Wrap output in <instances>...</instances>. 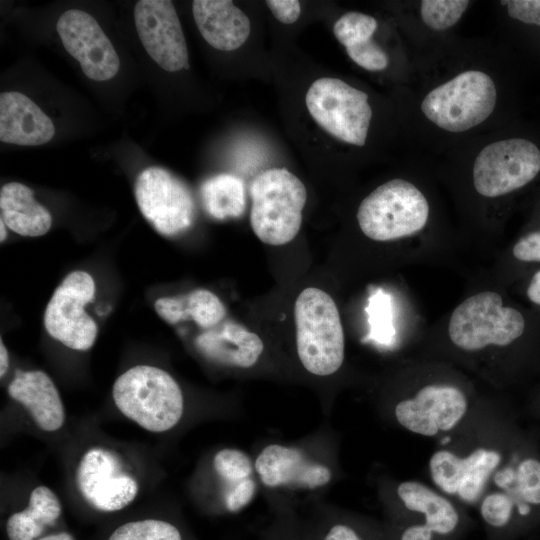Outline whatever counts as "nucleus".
I'll use <instances>...</instances> for the list:
<instances>
[{"label": "nucleus", "instance_id": "f257e3e1", "mask_svg": "<svg viewBox=\"0 0 540 540\" xmlns=\"http://www.w3.org/2000/svg\"><path fill=\"white\" fill-rule=\"evenodd\" d=\"M113 401L127 418L147 431L161 433L175 427L184 412L182 390L165 370L137 365L113 385Z\"/></svg>", "mask_w": 540, "mask_h": 540}, {"label": "nucleus", "instance_id": "f03ea898", "mask_svg": "<svg viewBox=\"0 0 540 540\" xmlns=\"http://www.w3.org/2000/svg\"><path fill=\"white\" fill-rule=\"evenodd\" d=\"M296 348L302 366L316 376H329L342 366L344 331L336 303L325 291L305 288L294 306Z\"/></svg>", "mask_w": 540, "mask_h": 540}, {"label": "nucleus", "instance_id": "7ed1b4c3", "mask_svg": "<svg viewBox=\"0 0 540 540\" xmlns=\"http://www.w3.org/2000/svg\"><path fill=\"white\" fill-rule=\"evenodd\" d=\"M250 224L265 244L279 246L292 241L302 224L307 200L303 182L285 168H271L251 182Z\"/></svg>", "mask_w": 540, "mask_h": 540}, {"label": "nucleus", "instance_id": "20e7f679", "mask_svg": "<svg viewBox=\"0 0 540 540\" xmlns=\"http://www.w3.org/2000/svg\"><path fill=\"white\" fill-rule=\"evenodd\" d=\"M522 313L503 304L493 291L476 293L462 301L452 312L448 323L451 342L458 348L475 352L487 347H506L524 333Z\"/></svg>", "mask_w": 540, "mask_h": 540}, {"label": "nucleus", "instance_id": "39448f33", "mask_svg": "<svg viewBox=\"0 0 540 540\" xmlns=\"http://www.w3.org/2000/svg\"><path fill=\"white\" fill-rule=\"evenodd\" d=\"M429 203L411 182L392 179L378 186L360 203L361 231L375 241H392L419 232L429 217Z\"/></svg>", "mask_w": 540, "mask_h": 540}, {"label": "nucleus", "instance_id": "423d86ee", "mask_svg": "<svg viewBox=\"0 0 540 540\" xmlns=\"http://www.w3.org/2000/svg\"><path fill=\"white\" fill-rule=\"evenodd\" d=\"M496 99L492 78L479 70H467L431 90L422 100L421 110L436 126L458 133L484 122Z\"/></svg>", "mask_w": 540, "mask_h": 540}, {"label": "nucleus", "instance_id": "0eeeda50", "mask_svg": "<svg viewBox=\"0 0 540 540\" xmlns=\"http://www.w3.org/2000/svg\"><path fill=\"white\" fill-rule=\"evenodd\" d=\"M305 102L312 118L326 132L352 145L365 144L372 118L365 92L341 79L322 77L311 84Z\"/></svg>", "mask_w": 540, "mask_h": 540}, {"label": "nucleus", "instance_id": "6e6552de", "mask_svg": "<svg viewBox=\"0 0 540 540\" xmlns=\"http://www.w3.org/2000/svg\"><path fill=\"white\" fill-rule=\"evenodd\" d=\"M540 172V149L530 140L510 138L492 142L476 156L473 184L485 197L516 191Z\"/></svg>", "mask_w": 540, "mask_h": 540}, {"label": "nucleus", "instance_id": "1a4fd4ad", "mask_svg": "<svg viewBox=\"0 0 540 540\" xmlns=\"http://www.w3.org/2000/svg\"><path fill=\"white\" fill-rule=\"evenodd\" d=\"M134 192L141 213L162 235H177L191 226L195 215L192 194L166 169L152 166L143 170Z\"/></svg>", "mask_w": 540, "mask_h": 540}, {"label": "nucleus", "instance_id": "9d476101", "mask_svg": "<svg viewBox=\"0 0 540 540\" xmlns=\"http://www.w3.org/2000/svg\"><path fill=\"white\" fill-rule=\"evenodd\" d=\"M94 293L95 283L90 274L74 271L67 275L45 310L44 325L49 335L73 350L91 348L97 336V325L84 308Z\"/></svg>", "mask_w": 540, "mask_h": 540}, {"label": "nucleus", "instance_id": "9b49d317", "mask_svg": "<svg viewBox=\"0 0 540 540\" xmlns=\"http://www.w3.org/2000/svg\"><path fill=\"white\" fill-rule=\"evenodd\" d=\"M503 461L502 452L494 447L479 446L466 456L439 449L431 455L428 468L433 484L442 494L474 504L484 496Z\"/></svg>", "mask_w": 540, "mask_h": 540}, {"label": "nucleus", "instance_id": "f8f14e48", "mask_svg": "<svg viewBox=\"0 0 540 540\" xmlns=\"http://www.w3.org/2000/svg\"><path fill=\"white\" fill-rule=\"evenodd\" d=\"M468 408V398L460 388L447 383H432L398 401L393 415L405 430L435 437L456 428L467 415Z\"/></svg>", "mask_w": 540, "mask_h": 540}, {"label": "nucleus", "instance_id": "ddd939ff", "mask_svg": "<svg viewBox=\"0 0 540 540\" xmlns=\"http://www.w3.org/2000/svg\"><path fill=\"white\" fill-rule=\"evenodd\" d=\"M253 463L258 482L268 489L314 491L333 479L327 462L293 445L270 443L259 451Z\"/></svg>", "mask_w": 540, "mask_h": 540}, {"label": "nucleus", "instance_id": "4468645a", "mask_svg": "<svg viewBox=\"0 0 540 540\" xmlns=\"http://www.w3.org/2000/svg\"><path fill=\"white\" fill-rule=\"evenodd\" d=\"M75 482L85 501L103 512L125 508L139 490L135 478L124 472L119 458L101 447L91 448L82 455Z\"/></svg>", "mask_w": 540, "mask_h": 540}, {"label": "nucleus", "instance_id": "2eb2a0df", "mask_svg": "<svg viewBox=\"0 0 540 540\" xmlns=\"http://www.w3.org/2000/svg\"><path fill=\"white\" fill-rule=\"evenodd\" d=\"M134 21L146 52L161 68L169 72L189 68L186 40L171 1H138Z\"/></svg>", "mask_w": 540, "mask_h": 540}, {"label": "nucleus", "instance_id": "dca6fc26", "mask_svg": "<svg viewBox=\"0 0 540 540\" xmlns=\"http://www.w3.org/2000/svg\"><path fill=\"white\" fill-rule=\"evenodd\" d=\"M56 29L65 49L80 63L88 78L106 81L117 74L119 56L90 14L78 9L67 10L59 17Z\"/></svg>", "mask_w": 540, "mask_h": 540}, {"label": "nucleus", "instance_id": "f3484780", "mask_svg": "<svg viewBox=\"0 0 540 540\" xmlns=\"http://www.w3.org/2000/svg\"><path fill=\"white\" fill-rule=\"evenodd\" d=\"M55 134L51 119L26 95L11 91L0 95V140L4 143L37 146Z\"/></svg>", "mask_w": 540, "mask_h": 540}, {"label": "nucleus", "instance_id": "a211bd4d", "mask_svg": "<svg viewBox=\"0 0 540 540\" xmlns=\"http://www.w3.org/2000/svg\"><path fill=\"white\" fill-rule=\"evenodd\" d=\"M198 350L221 365L250 368L264 350L261 338L243 325L225 320L201 333L195 341Z\"/></svg>", "mask_w": 540, "mask_h": 540}, {"label": "nucleus", "instance_id": "6ab92c4d", "mask_svg": "<svg viewBox=\"0 0 540 540\" xmlns=\"http://www.w3.org/2000/svg\"><path fill=\"white\" fill-rule=\"evenodd\" d=\"M12 399L22 404L37 426L47 432L60 429L65 410L58 389L43 371H16L8 386Z\"/></svg>", "mask_w": 540, "mask_h": 540}, {"label": "nucleus", "instance_id": "aec40b11", "mask_svg": "<svg viewBox=\"0 0 540 540\" xmlns=\"http://www.w3.org/2000/svg\"><path fill=\"white\" fill-rule=\"evenodd\" d=\"M192 11L199 32L215 49L232 51L242 46L251 30L247 15L229 0H195Z\"/></svg>", "mask_w": 540, "mask_h": 540}, {"label": "nucleus", "instance_id": "412c9836", "mask_svg": "<svg viewBox=\"0 0 540 540\" xmlns=\"http://www.w3.org/2000/svg\"><path fill=\"white\" fill-rule=\"evenodd\" d=\"M212 467L221 483V502L228 513H238L254 499L258 479L251 457L244 451L226 447L215 453Z\"/></svg>", "mask_w": 540, "mask_h": 540}, {"label": "nucleus", "instance_id": "4be33fe9", "mask_svg": "<svg viewBox=\"0 0 540 540\" xmlns=\"http://www.w3.org/2000/svg\"><path fill=\"white\" fill-rule=\"evenodd\" d=\"M376 29L377 21L374 17L352 11L335 22L333 33L357 65L368 71H380L387 67L388 57L372 40Z\"/></svg>", "mask_w": 540, "mask_h": 540}, {"label": "nucleus", "instance_id": "5701e85b", "mask_svg": "<svg viewBox=\"0 0 540 540\" xmlns=\"http://www.w3.org/2000/svg\"><path fill=\"white\" fill-rule=\"evenodd\" d=\"M0 210L5 225L22 236L44 235L52 224L50 212L35 200L34 192L18 182L2 186Z\"/></svg>", "mask_w": 540, "mask_h": 540}, {"label": "nucleus", "instance_id": "b1692460", "mask_svg": "<svg viewBox=\"0 0 540 540\" xmlns=\"http://www.w3.org/2000/svg\"><path fill=\"white\" fill-rule=\"evenodd\" d=\"M396 494L403 506L424 516V526L433 534L447 535L459 523L453 503L442 493L416 480L400 482Z\"/></svg>", "mask_w": 540, "mask_h": 540}, {"label": "nucleus", "instance_id": "393cba45", "mask_svg": "<svg viewBox=\"0 0 540 540\" xmlns=\"http://www.w3.org/2000/svg\"><path fill=\"white\" fill-rule=\"evenodd\" d=\"M158 315L170 324L193 320L205 330L218 325L226 315L221 300L211 291L197 289L176 297H162L155 301Z\"/></svg>", "mask_w": 540, "mask_h": 540}, {"label": "nucleus", "instance_id": "a878e982", "mask_svg": "<svg viewBox=\"0 0 540 540\" xmlns=\"http://www.w3.org/2000/svg\"><path fill=\"white\" fill-rule=\"evenodd\" d=\"M61 503L47 486H38L30 494L27 508L13 513L7 520L9 540H34L60 517Z\"/></svg>", "mask_w": 540, "mask_h": 540}, {"label": "nucleus", "instance_id": "bb28decb", "mask_svg": "<svg viewBox=\"0 0 540 540\" xmlns=\"http://www.w3.org/2000/svg\"><path fill=\"white\" fill-rule=\"evenodd\" d=\"M200 192L204 209L215 219L238 218L245 211L244 183L235 175L212 176L202 184Z\"/></svg>", "mask_w": 540, "mask_h": 540}, {"label": "nucleus", "instance_id": "cd10ccee", "mask_svg": "<svg viewBox=\"0 0 540 540\" xmlns=\"http://www.w3.org/2000/svg\"><path fill=\"white\" fill-rule=\"evenodd\" d=\"M108 540H183L172 523L159 519L131 521L116 528Z\"/></svg>", "mask_w": 540, "mask_h": 540}, {"label": "nucleus", "instance_id": "c85d7f7f", "mask_svg": "<svg viewBox=\"0 0 540 540\" xmlns=\"http://www.w3.org/2000/svg\"><path fill=\"white\" fill-rule=\"evenodd\" d=\"M469 4L467 0H424L420 5L421 19L430 29L443 31L460 20Z\"/></svg>", "mask_w": 540, "mask_h": 540}, {"label": "nucleus", "instance_id": "c756f323", "mask_svg": "<svg viewBox=\"0 0 540 540\" xmlns=\"http://www.w3.org/2000/svg\"><path fill=\"white\" fill-rule=\"evenodd\" d=\"M519 515L515 500L506 492L496 490L484 494L480 501V514L483 520L490 526L505 527L513 515Z\"/></svg>", "mask_w": 540, "mask_h": 540}, {"label": "nucleus", "instance_id": "7c9ffc66", "mask_svg": "<svg viewBox=\"0 0 540 540\" xmlns=\"http://www.w3.org/2000/svg\"><path fill=\"white\" fill-rule=\"evenodd\" d=\"M316 540H366L350 522L322 512L308 522Z\"/></svg>", "mask_w": 540, "mask_h": 540}, {"label": "nucleus", "instance_id": "2f4dec72", "mask_svg": "<svg viewBox=\"0 0 540 540\" xmlns=\"http://www.w3.org/2000/svg\"><path fill=\"white\" fill-rule=\"evenodd\" d=\"M264 540H316L308 523L284 514L268 529Z\"/></svg>", "mask_w": 540, "mask_h": 540}, {"label": "nucleus", "instance_id": "473e14b6", "mask_svg": "<svg viewBox=\"0 0 540 540\" xmlns=\"http://www.w3.org/2000/svg\"><path fill=\"white\" fill-rule=\"evenodd\" d=\"M501 3L506 5L511 18L540 26V0H511Z\"/></svg>", "mask_w": 540, "mask_h": 540}, {"label": "nucleus", "instance_id": "72a5a7b5", "mask_svg": "<svg viewBox=\"0 0 540 540\" xmlns=\"http://www.w3.org/2000/svg\"><path fill=\"white\" fill-rule=\"evenodd\" d=\"M512 254L522 262L540 263V230L521 237L513 246Z\"/></svg>", "mask_w": 540, "mask_h": 540}, {"label": "nucleus", "instance_id": "f704fd0d", "mask_svg": "<svg viewBox=\"0 0 540 540\" xmlns=\"http://www.w3.org/2000/svg\"><path fill=\"white\" fill-rule=\"evenodd\" d=\"M275 18L283 24H292L301 14V5L297 0H268L265 2Z\"/></svg>", "mask_w": 540, "mask_h": 540}, {"label": "nucleus", "instance_id": "c9c22d12", "mask_svg": "<svg viewBox=\"0 0 540 540\" xmlns=\"http://www.w3.org/2000/svg\"><path fill=\"white\" fill-rule=\"evenodd\" d=\"M433 533L423 524L411 525L402 532L400 540H432Z\"/></svg>", "mask_w": 540, "mask_h": 540}, {"label": "nucleus", "instance_id": "e433bc0d", "mask_svg": "<svg viewBox=\"0 0 540 540\" xmlns=\"http://www.w3.org/2000/svg\"><path fill=\"white\" fill-rule=\"evenodd\" d=\"M527 297L535 305L540 306V270L534 273L527 287Z\"/></svg>", "mask_w": 540, "mask_h": 540}, {"label": "nucleus", "instance_id": "4c0bfd02", "mask_svg": "<svg viewBox=\"0 0 540 540\" xmlns=\"http://www.w3.org/2000/svg\"><path fill=\"white\" fill-rule=\"evenodd\" d=\"M9 367V355L3 341L0 342V376L3 377Z\"/></svg>", "mask_w": 540, "mask_h": 540}, {"label": "nucleus", "instance_id": "58836bf2", "mask_svg": "<svg viewBox=\"0 0 540 540\" xmlns=\"http://www.w3.org/2000/svg\"><path fill=\"white\" fill-rule=\"evenodd\" d=\"M37 540H74V538L69 533L60 532L41 537Z\"/></svg>", "mask_w": 540, "mask_h": 540}, {"label": "nucleus", "instance_id": "ea45409f", "mask_svg": "<svg viewBox=\"0 0 540 540\" xmlns=\"http://www.w3.org/2000/svg\"><path fill=\"white\" fill-rule=\"evenodd\" d=\"M0 232H1L0 240H1V242H3L5 240V238H6L7 232H6V225L2 220H0Z\"/></svg>", "mask_w": 540, "mask_h": 540}]
</instances>
